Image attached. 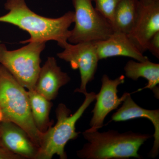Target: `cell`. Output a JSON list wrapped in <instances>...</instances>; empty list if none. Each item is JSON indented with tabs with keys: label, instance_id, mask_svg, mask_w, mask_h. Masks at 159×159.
Returning <instances> with one entry per match:
<instances>
[{
	"label": "cell",
	"instance_id": "obj_19",
	"mask_svg": "<svg viewBox=\"0 0 159 159\" xmlns=\"http://www.w3.org/2000/svg\"><path fill=\"white\" fill-rule=\"evenodd\" d=\"M0 159H25L22 157L0 145Z\"/></svg>",
	"mask_w": 159,
	"mask_h": 159
},
{
	"label": "cell",
	"instance_id": "obj_4",
	"mask_svg": "<svg viewBox=\"0 0 159 159\" xmlns=\"http://www.w3.org/2000/svg\"><path fill=\"white\" fill-rule=\"evenodd\" d=\"M84 95V101L73 114L65 104H58L56 110L57 122L43 134L35 159H51L55 155L61 159L67 158L66 145L70 140L78 138L79 132L76 131V123L96 99V94L94 92H87Z\"/></svg>",
	"mask_w": 159,
	"mask_h": 159
},
{
	"label": "cell",
	"instance_id": "obj_15",
	"mask_svg": "<svg viewBox=\"0 0 159 159\" xmlns=\"http://www.w3.org/2000/svg\"><path fill=\"white\" fill-rule=\"evenodd\" d=\"M139 0H121L114 13V31L128 34L133 29L139 10Z\"/></svg>",
	"mask_w": 159,
	"mask_h": 159
},
{
	"label": "cell",
	"instance_id": "obj_12",
	"mask_svg": "<svg viewBox=\"0 0 159 159\" xmlns=\"http://www.w3.org/2000/svg\"><path fill=\"white\" fill-rule=\"evenodd\" d=\"M94 43L99 60L116 56L131 57L139 61L148 59L124 33L114 31L106 39Z\"/></svg>",
	"mask_w": 159,
	"mask_h": 159
},
{
	"label": "cell",
	"instance_id": "obj_1",
	"mask_svg": "<svg viewBox=\"0 0 159 159\" xmlns=\"http://www.w3.org/2000/svg\"><path fill=\"white\" fill-rule=\"evenodd\" d=\"M4 6L8 12L0 16V22L11 24L30 34V38L20 42L22 43L53 40L62 48L68 42L69 28L74 21V11H68L60 17L51 18L32 11L25 0H6Z\"/></svg>",
	"mask_w": 159,
	"mask_h": 159
},
{
	"label": "cell",
	"instance_id": "obj_14",
	"mask_svg": "<svg viewBox=\"0 0 159 159\" xmlns=\"http://www.w3.org/2000/svg\"><path fill=\"white\" fill-rule=\"evenodd\" d=\"M126 77L134 80L140 77L148 80L147 85L139 89L138 92L148 89L153 91L155 96L159 99V64L150 61L149 60L143 61H129L124 67Z\"/></svg>",
	"mask_w": 159,
	"mask_h": 159
},
{
	"label": "cell",
	"instance_id": "obj_8",
	"mask_svg": "<svg viewBox=\"0 0 159 159\" xmlns=\"http://www.w3.org/2000/svg\"><path fill=\"white\" fill-rule=\"evenodd\" d=\"M125 77L122 75L115 79H111L106 74L101 78V89L96 94V103L92 111L93 117L90 122L89 131L99 130L103 126L106 117L112 111L119 107L124 101L128 93H124L121 98L117 95L118 87L125 82Z\"/></svg>",
	"mask_w": 159,
	"mask_h": 159
},
{
	"label": "cell",
	"instance_id": "obj_7",
	"mask_svg": "<svg viewBox=\"0 0 159 159\" xmlns=\"http://www.w3.org/2000/svg\"><path fill=\"white\" fill-rule=\"evenodd\" d=\"M62 52L57 53V57L70 63L74 70H79L80 82L79 88L75 92L84 95L87 86L95 78L99 61L94 42L72 44L67 42L64 45Z\"/></svg>",
	"mask_w": 159,
	"mask_h": 159
},
{
	"label": "cell",
	"instance_id": "obj_2",
	"mask_svg": "<svg viewBox=\"0 0 159 159\" xmlns=\"http://www.w3.org/2000/svg\"><path fill=\"white\" fill-rule=\"evenodd\" d=\"M82 134L87 142L77 151V155L83 159H142L138 153L139 148L152 137L149 134L120 133L114 130L103 132L86 130Z\"/></svg>",
	"mask_w": 159,
	"mask_h": 159
},
{
	"label": "cell",
	"instance_id": "obj_10",
	"mask_svg": "<svg viewBox=\"0 0 159 159\" xmlns=\"http://www.w3.org/2000/svg\"><path fill=\"white\" fill-rule=\"evenodd\" d=\"M0 144L24 159H35L39 147L29 134L12 122L0 123Z\"/></svg>",
	"mask_w": 159,
	"mask_h": 159
},
{
	"label": "cell",
	"instance_id": "obj_18",
	"mask_svg": "<svg viewBox=\"0 0 159 159\" xmlns=\"http://www.w3.org/2000/svg\"><path fill=\"white\" fill-rule=\"evenodd\" d=\"M147 51H148L153 56L159 58V31L156 33L151 39L148 42Z\"/></svg>",
	"mask_w": 159,
	"mask_h": 159
},
{
	"label": "cell",
	"instance_id": "obj_21",
	"mask_svg": "<svg viewBox=\"0 0 159 159\" xmlns=\"http://www.w3.org/2000/svg\"><path fill=\"white\" fill-rule=\"evenodd\" d=\"M0 145H1V144H0Z\"/></svg>",
	"mask_w": 159,
	"mask_h": 159
},
{
	"label": "cell",
	"instance_id": "obj_11",
	"mask_svg": "<svg viewBox=\"0 0 159 159\" xmlns=\"http://www.w3.org/2000/svg\"><path fill=\"white\" fill-rule=\"evenodd\" d=\"M71 78L57 65L54 57H48L41 67L34 90L51 101L57 97L60 89L67 84Z\"/></svg>",
	"mask_w": 159,
	"mask_h": 159
},
{
	"label": "cell",
	"instance_id": "obj_20",
	"mask_svg": "<svg viewBox=\"0 0 159 159\" xmlns=\"http://www.w3.org/2000/svg\"><path fill=\"white\" fill-rule=\"evenodd\" d=\"M3 121V117L2 115V113L0 111V123Z\"/></svg>",
	"mask_w": 159,
	"mask_h": 159
},
{
	"label": "cell",
	"instance_id": "obj_6",
	"mask_svg": "<svg viewBox=\"0 0 159 159\" xmlns=\"http://www.w3.org/2000/svg\"><path fill=\"white\" fill-rule=\"evenodd\" d=\"M72 1L75 9V25L70 30L69 43L77 44L103 40L113 33L111 25L94 7L92 0Z\"/></svg>",
	"mask_w": 159,
	"mask_h": 159
},
{
	"label": "cell",
	"instance_id": "obj_9",
	"mask_svg": "<svg viewBox=\"0 0 159 159\" xmlns=\"http://www.w3.org/2000/svg\"><path fill=\"white\" fill-rule=\"evenodd\" d=\"M159 31V0H139L136 20L127 34L129 39L143 54L151 39Z\"/></svg>",
	"mask_w": 159,
	"mask_h": 159
},
{
	"label": "cell",
	"instance_id": "obj_3",
	"mask_svg": "<svg viewBox=\"0 0 159 159\" xmlns=\"http://www.w3.org/2000/svg\"><path fill=\"white\" fill-rule=\"evenodd\" d=\"M0 111L3 121L12 122L21 127L39 148L43 133L38 130L33 121L28 91L1 65Z\"/></svg>",
	"mask_w": 159,
	"mask_h": 159
},
{
	"label": "cell",
	"instance_id": "obj_16",
	"mask_svg": "<svg viewBox=\"0 0 159 159\" xmlns=\"http://www.w3.org/2000/svg\"><path fill=\"white\" fill-rule=\"evenodd\" d=\"M28 94L34 124L38 130L43 133L53 124L49 118L53 103L34 90H28Z\"/></svg>",
	"mask_w": 159,
	"mask_h": 159
},
{
	"label": "cell",
	"instance_id": "obj_13",
	"mask_svg": "<svg viewBox=\"0 0 159 159\" xmlns=\"http://www.w3.org/2000/svg\"><path fill=\"white\" fill-rule=\"evenodd\" d=\"M143 118L148 119L152 122L154 128L153 145L149 152V157L154 158L159 152V110H148L143 108L137 104L132 99L130 93L128 94L122 105L113 114L111 120L116 122H123Z\"/></svg>",
	"mask_w": 159,
	"mask_h": 159
},
{
	"label": "cell",
	"instance_id": "obj_17",
	"mask_svg": "<svg viewBox=\"0 0 159 159\" xmlns=\"http://www.w3.org/2000/svg\"><path fill=\"white\" fill-rule=\"evenodd\" d=\"M121 0H92L95 4V9L102 14L112 25L114 13Z\"/></svg>",
	"mask_w": 159,
	"mask_h": 159
},
{
	"label": "cell",
	"instance_id": "obj_5",
	"mask_svg": "<svg viewBox=\"0 0 159 159\" xmlns=\"http://www.w3.org/2000/svg\"><path fill=\"white\" fill-rule=\"evenodd\" d=\"M20 48L7 50L0 43V65L5 68L25 88L34 90L41 68V54L46 43L31 42Z\"/></svg>",
	"mask_w": 159,
	"mask_h": 159
}]
</instances>
